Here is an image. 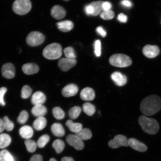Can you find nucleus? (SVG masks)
I'll use <instances>...</instances> for the list:
<instances>
[{"instance_id":"1","label":"nucleus","mask_w":161,"mask_h":161,"mask_svg":"<svg viewBox=\"0 0 161 161\" xmlns=\"http://www.w3.org/2000/svg\"><path fill=\"white\" fill-rule=\"evenodd\" d=\"M140 109L144 115H154L161 109V98L155 94L147 97L141 102Z\"/></svg>"},{"instance_id":"2","label":"nucleus","mask_w":161,"mask_h":161,"mask_svg":"<svg viewBox=\"0 0 161 161\" xmlns=\"http://www.w3.org/2000/svg\"><path fill=\"white\" fill-rule=\"evenodd\" d=\"M138 123L145 132L150 135H155L159 130L158 122L153 118H149L144 115L138 119Z\"/></svg>"},{"instance_id":"3","label":"nucleus","mask_w":161,"mask_h":161,"mask_svg":"<svg viewBox=\"0 0 161 161\" xmlns=\"http://www.w3.org/2000/svg\"><path fill=\"white\" fill-rule=\"evenodd\" d=\"M61 45L58 43H53L48 45L43 50V55L46 59L55 60L59 59L62 55Z\"/></svg>"},{"instance_id":"4","label":"nucleus","mask_w":161,"mask_h":161,"mask_svg":"<svg viewBox=\"0 0 161 161\" xmlns=\"http://www.w3.org/2000/svg\"><path fill=\"white\" fill-rule=\"evenodd\" d=\"M110 64L112 66L119 68L128 67L131 65L132 61L127 55L123 54H115L109 59Z\"/></svg>"},{"instance_id":"5","label":"nucleus","mask_w":161,"mask_h":161,"mask_svg":"<svg viewBox=\"0 0 161 161\" xmlns=\"http://www.w3.org/2000/svg\"><path fill=\"white\" fill-rule=\"evenodd\" d=\"M32 4L30 0H15L13 5V11L18 15L26 14L31 10Z\"/></svg>"},{"instance_id":"6","label":"nucleus","mask_w":161,"mask_h":161,"mask_svg":"<svg viewBox=\"0 0 161 161\" xmlns=\"http://www.w3.org/2000/svg\"><path fill=\"white\" fill-rule=\"evenodd\" d=\"M26 43L31 47H35L41 45L45 40L43 34L37 31L30 32L26 38Z\"/></svg>"},{"instance_id":"7","label":"nucleus","mask_w":161,"mask_h":161,"mask_svg":"<svg viewBox=\"0 0 161 161\" xmlns=\"http://www.w3.org/2000/svg\"><path fill=\"white\" fill-rule=\"evenodd\" d=\"M108 146L112 148H117L122 146L127 147L129 146L128 140L126 137L122 135H118L113 139L108 142Z\"/></svg>"},{"instance_id":"8","label":"nucleus","mask_w":161,"mask_h":161,"mask_svg":"<svg viewBox=\"0 0 161 161\" xmlns=\"http://www.w3.org/2000/svg\"><path fill=\"white\" fill-rule=\"evenodd\" d=\"M66 141L69 145L76 150H81L84 148V144L82 141L75 135L69 134L66 137Z\"/></svg>"},{"instance_id":"9","label":"nucleus","mask_w":161,"mask_h":161,"mask_svg":"<svg viewBox=\"0 0 161 161\" xmlns=\"http://www.w3.org/2000/svg\"><path fill=\"white\" fill-rule=\"evenodd\" d=\"M76 64L75 59L63 58L60 59L58 62V65L60 69L64 72H67L70 68L74 67Z\"/></svg>"},{"instance_id":"10","label":"nucleus","mask_w":161,"mask_h":161,"mask_svg":"<svg viewBox=\"0 0 161 161\" xmlns=\"http://www.w3.org/2000/svg\"><path fill=\"white\" fill-rule=\"evenodd\" d=\"M15 68L13 64L6 63L2 67V75L7 79H12L15 75Z\"/></svg>"},{"instance_id":"11","label":"nucleus","mask_w":161,"mask_h":161,"mask_svg":"<svg viewBox=\"0 0 161 161\" xmlns=\"http://www.w3.org/2000/svg\"><path fill=\"white\" fill-rule=\"evenodd\" d=\"M160 50L158 46L147 45L143 48L142 52L144 55L149 58H155L159 54Z\"/></svg>"},{"instance_id":"12","label":"nucleus","mask_w":161,"mask_h":161,"mask_svg":"<svg viewBox=\"0 0 161 161\" xmlns=\"http://www.w3.org/2000/svg\"><path fill=\"white\" fill-rule=\"evenodd\" d=\"M128 145L134 150L141 152H145L148 149L145 144L134 138H130L128 140Z\"/></svg>"},{"instance_id":"13","label":"nucleus","mask_w":161,"mask_h":161,"mask_svg":"<svg viewBox=\"0 0 161 161\" xmlns=\"http://www.w3.org/2000/svg\"><path fill=\"white\" fill-rule=\"evenodd\" d=\"M111 77L116 85L118 86H123L127 81L126 76L119 72H114L111 75Z\"/></svg>"},{"instance_id":"14","label":"nucleus","mask_w":161,"mask_h":161,"mask_svg":"<svg viewBox=\"0 0 161 161\" xmlns=\"http://www.w3.org/2000/svg\"><path fill=\"white\" fill-rule=\"evenodd\" d=\"M65 10L60 5H55L52 8L51 15L52 17L58 20L61 19L65 17Z\"/></svg>"},{"instance_id":"15","label":"nucleus","mask_w":161,"mask_h":161,"mask_svg":"<svg viewBox=\"0 0 161 161\" xmlns=\"http://www.w3.org/2000/svg\"><path fill=\"white\" fill-rule=\"evenodd\" d=\"M78 88L75 84H68L62 90V95L65 97H68L75 96L77 93Z\"/></svg>"},{"instance_id":"16","label":"nucleus","mask_w":161,"mask_h":161,"mask_svg":"<svg viewBox=\"0 0 161 161\" xmlns=\"http://www.w3.org/2000/svg\"><path fill=\"white\" fill-rule=\"evenodd\" d=\"M80 97L82 100H93L95 97V92L92 88L90 87L84 88L80 92Z\"/></svg>"},{"instance_id":"17","label":"nucleus","mask_w":161,"mask_h":161,"mask_svg":"<svg viewBox=\"0 0 161 161\" xmlns=\"http://www.w3.org/2000/svg\"><path fill=\"white\" fill-rule=\"evenodd\" d=\"M23 71L27 75H32L37 73L39 68L37 64L35 63H27L22 66Z\"/></svg>"},{"instance_id":"18","label":"nucleus","mask_w":161,"mask_h":161,"mask_svg":"<svg viewBox=\"0 0 161 161\" xmlns=\"http://www.w3.org/2000/svg\"><path fill=\"white\" fill-rule=\"evenodd\" d=\"M46 97L43 92H37L32 96L31 101L34 105H40L43 104L46 101Z\"/></svg>"},{"instance_id":"19","label":"nucleus","mask_w":161,"mask_h":161,"mask_svg":"<svg viewBox=\"0 0 161 161\" xmlns=\"http://www.w3.org/2000/svg\"><path fill=\"white\" fill-rule=\"evenodd\" d=\"M58 29L63 32H67L71 30L74 27V24L71 21L66 20L58 22L56 23Z\"/></svg>"},{"instance_id":"20","label":"nucleus","mask_w":161,"mask_h":161,"mask_svg":"<svg viewBox=\"0 0 161 161\" xmlns=\"http://www.w3.org/2000/svg\"><path fill=\"white\" fill-rule=\"evenodd\" d=\"M19 134L22 138L29 139L33 136L34 132L31 126L25 125L22 126L19 130Z\"/></svg>"},{"instance_id":"21","label":"nucleus","mask_w":161,"mask_h":161,"mask_svg":"<svg viewBox=\"0 0 161 161\" xmlns=\"http://www.w3.org/2000/svg\"><path fill=\"white\" fill-rule=\"evenodd\" d=\"M31 113L34 116L38 118L43 117L47 113V109L42 104L36 105L32 108Z\"/></svg>"},{"instance_id":"22","label":"nucleus","mask_w":161,"mask_h":161,"mask_svg":"<svg viewBox=\"0 0 161 161\" xmlns=\"http://www.w3.org/2000/svg\"><path fill=\"white\" fill-rule=\"evenodd\" d=\"M51 130L54 135L56 136L62 137L65 135V130L61 124H54L51 127Z\"/></svg>"},{"instance_id":"23","label":"nucleus","mask_w":161,"mask_h":161,"mask_svg":"<svg viewBox=\"0 0 161 161\" xmlns=\"http://www.w3.org/2000/svg\"><path fill=\"white\" fill-rule=\"evenodd\" d=\"M75 135L82 140H89L92 136L91 131L88 128L82 129Z\"/></svg>"},{"instance_id":"24","label":"nucleus","mask_w":161,"mask_h":161,"mask_svg":"<svg viewBox=\"0 0 161 161\" xmlns=\"http://www.w3.org/2000/svg\"><path fill=\"white\" fill-rule=\"evenodd\" d=\"M47 122V120L45 117H40L34 121L33 126L36 130H41L45 127Z\"/></svg>"},{"instance_id":"25","label":"nucleus","mask_w":161,"mask_h":161,"mask_svg":"<svg viewBox=\"0 0 161 161\" xmlns=\"http://www.w3.org/2000/svg\"><path fill=\"white\" fill-rule=\"evenodd\" d=\"M11 142V138L8 135L2 134L0 135V149H3L8 146Z\"/></svg>"},{"instance_id":"26","label":"nucleus","mask_w":161,"mask_h":161,"mask_svg":"<svg viewBox=\"0 0 161 161\" xmlns=\"http://www.w3.org/2000/svg\"><path fill=\"white\" fill-rule=\"evenodd\" d=\"M66 125L71 132L75 133L79 132L82 129V125L81 124L78 123H75L71 120H68L66 123Z\"/></svg>"},{"instance_id":"27","label":"nucleus","mask_w":161,"mask_h":161,"mask_svg":"<svg viewBox=\"0 0 161 161\" xmlns=\"http://www.w3.org/2000/svg\"><path fill=\"white\" fill-rule=\"evenodd\" d=\"M103 2L102 1H94L90 3L93 8L94 11L92 16H97L100 13H101L102 11H103V9L102 8V4Z\"/></svg>"},{"instance_id":"28","label":"nucleus","mask_w":161,"mask_h":161,"mask_svg":"<svg viewBox=\"0 0 161 161\" xmlns=\"http://www.w3.org/2000/svg\"><path fill=\"white\" fill-rule=\"evenodd\" d=\"M82 108L84 112L88 116H91L93 115L96 112L95 106L89 103H84Z\"/></svg>"},{"instance_id":"29","label":"nucleus","mask_w":161,"mask_h":161,"mask_svg":"<svg viewBox=\"0 0 161 161\" xmlns=\"http://www.w3.org/2000/svg\"><path fill=\"white\" fill-rule=\"evenodd\" d=\"M15 159L7 150L0 152V161H14Z\"/></svg>"},{"instance_id":"30","label":"nucleus","mask_w":161,"mask_h":161,"mask_svg":"<svg viewBox=\"0 0 161 161\" xmlns=\"http://www.w3.org/2000/svg\"><path fill=\"white\" fill-rule=\"evenodd\" d=\"M65 146V143L63 141L60 140H55L52 144V147L58 154L60 153L64 150Z\"/></svg>"},{"instance_id":"31","label":"nucleus","mask_w":161,"mask_h":161,"mask_svg":"<svg viewBox=\"0 0 161 161\" xmlns=\"http://www.w3.org/2000/svg\"><path fill=\"white\" fill-rule=\"evenodd\" d=\"M81 112V108L79 106H75L70 109L69 112V116L72 119H75L80 115Z\"/></svg>"},{"instance_id":"32","label":"nucleus","mask_w":161,"mask_h":161,"mask_svg":"<svg viewBox=\"0 0 161 161\" xmlns=\"http://www.w3.org/2000/svg\"><path fill=\"white\" fill-rule=\"evenodd\" d=\"M53 115L54 117L58 120L63 119L65 116V112L59 107H55L53 108Z\"/></svg>"},{"instance_id":"33","label":"nucleus","mask_w":161,"mask_h":161,"mask_svg":"<svg viewBox=\"0 0 161 161\" xmlns=\"http://www.w3.org/2000/svg\"><path fill=\"white\" fill-rule=\"evenodd\" d=\"M25 144L28 152L33 153L35 152L37 147V144L35 141L29 139H26Z\"/></svg>"},{"instance_id":"34","label":"nucleus","mask_w":161,"mask_h":161,"mask_svg":"<svg viewBox=\"0 0 161 161\" xmlns=\"http://www.w3.org/2000/svg\"><path fill=\"white\" fill-rule=\"evenodd\" d=\"M50 140V136L48 135H44L38 140L37 145L40 148H43L48 143Z\"/></svg>"},{"instance_id":"35","label":"nucleus","mask_w":161,"mask_h":161,"mask_svg":"<svg viewBox=\"0 0 161 161\" xmlns=\"http://www.w3.org/2000/svg\"><path fill=\"white\" fill-rule=\"evenodd\" d=\"M64 54L66 57L69 59H75L76 58L75 50L72 47L65 48L64 50Z\"/></svg>"},{"instance_id":"36","label":"nucleus","mask_w":161,"mask_h":161,"mask_svg":"<svg viewBox=\"0 0 161 161\" xmlns=\"http://www.w3.org/2000/svg\"><path fill=\"white\" fill-rule=\"evenodd\" d=\"M114 13L111 10L103 11L100 14V17L104 20H111L113 19Z\"/></svg>"},{"instance_id":"37","label":"nucleus","mask_w":161,"mask_h":161,"mask_svg":"<svg viewBox=\"0 0 161 161\" xmlns=\"http://www.w3.org/2000/svg\"><path fill=\"white\" fill-rule=\"evenodd\" d=\"M32 90L29 86H24L21 90V97L23 99L29 98L31 95Z\"/></svg>"},{"instance_id":"38","label":"nucleus","mask_w":161,"mask_h":161,"mask_svg":"<svg viewBox=\"0 0 161 161\" xmlns=\"http://www.w3.org/2000/svg\"><path fill=\"white\" fill-rule=\"evenodd\" d=\"M29 114L28 112L25 110L22 111L20 112L19 116L18 117L17 122L20 124H23L27 122Z\"/></svg>"},{"instance_id":"39","label":"nucleus","mask_w":161,"mask_h":161,"mask_svg":"<svg viewBox=\"0 0 161 161\" xmlns=\"http://www.w3.org/2000/svg\"><path fill=\"white\" fill-rule=\"evenodd\" d=\"M3 120L5 122L6 130L8 131H11L13 130L14 126L13 122L9 120L7 116L4 117Z\"/></svg>"},{"instance_id":"40","label":"nucleus","mask_w":161,"mask_h":161,"mask_svg":"<svg viewBox=\"0 0 161 161\" xmlns=\"http://www.w3.org/2000/svg\"><path fill=\"white\" fill-rule=\"evenodd\" d=\"M94 52L97 57H99L101 54V44L100 40H96L94 43Z\"/></svg>"},{"instance_id":"41","label":"nucleus","mask_w":161,"mask_h":161,"mask_svg":"<svg viewBox=\"0 0 161 161\" xmlns=\"http://www.w3.org/2000/svg\"><path fill=\"white\" fill-rule=\"evenodd\" d=\"M7 90V88L5 87L0 88V104L2 106H4L5 105L3 97Z\"/></svg>"},{"instance_id":"42","label":"nucleus","mask_w":161,"mask_h":161,"mask_svg":"<svg viewBox=\"0 0 161 161\" xmlns=\"http://www.w3.org/2000/svg\"><path fill=\"white\" fill-rule=\"evenodd\" d=\"M118 19L121 23H126L128 20L127 16L124 14L120 13L118 16Z\"/></svg>"},{"instance_id":"43","label":"nucleus","mask_w":161,"mask_h":161,"mask_svg":"<svg viewBox=\"0 0 161 161\" xmlns=\"http://www.w3.org/2000/svg\"><path fill=\"white\" fill-rule=\"evenodd\" d=\"M96 30L97 33L99 34L101 36H102V37H106L107 35L106 32L102 26H99V27L97 28Z\"/></svg>"},{"instance_id":"44","label":"nucleus","mask_w":161,"mask_h":161,"mask_svg":"<svg viewBox=\"0 0 161 161\" xmlns=\"http://www.w3.org/2000/svg\"><path fill=\"white\" fill-rule=\"evenodd\" d=\"M85 11L86 14L88 15H92L93 13V8L92 6L90 4L86 6Z\"/></svg>"},{"instance_id":"45","label":"nucleus","mask_w":161,"mask_h":161,"mask_svg":"<svg viewBox=\"0 0 161 161\" xmlns=\"http://www.w3.org/2000/svg\"><path fill=\"white\" fill-rule=\"evenodd\" d=\"M112 7L111 3L108 2H104L102 4V8L103 9V11L110 10Z\"/></svg>"},{"instance_id":"46","label":"nucleus","mask_w":161,"mask_h":161,"mask_svg":"<svg viewBox=\"0 0 161 161\" xmlns=\"http://www.w3.org/2000/svg\"><path fill=\"white\" fill-rule=\"evenodd\" d=\"M43 158L39 154L34 155L30 159L29 161H43Z\"/></svg>"},{"instance_id":"47","label":"nucleus","mask_w":161,"mask_h":161,"mask_svg":"<svg viewBox=\"0 0 161 161\" xmlns=\"http://www.w3.org/2000/svg\"><path fill=\"white\" fill-rule=\"evenodd\" d=\"M121 4L123 6L126 8H130L132 6V3L129 0H123L121 2Z\"/></svg>"},{"instance_id":"48","label":"nucleus","mask_w":161,"mask_h":161,"mask_svg":"<svg viewBox=\"0 0 161 161\" xmlns=\"http://www.w3.org/2000/svg\"><path fill=\"white\" fill-rule=\"evenodd\" d=\"M5 129V122L3 119L0 118V133L3 132Z\"/></svg>"},{"instance_id":"49","label":"nucleus","mask_w":161,"mask_h":161,"mask_svg":"<svg viewBox=\"0 0 161 161\" xmlns=\"http://www.w3.org/2000/svg\"><path fill=\"white\" fill-rule=\"evenodd\" d=\"M61 161H74V159L71 157H65L62 158Z\"/></svg>"},{"instance_id":"50","label":"nucleus","mask_w":161,"mask_h":161,"mask_svg":"<svg viewBox=\"0 0 161 161\" xmlns=\"http://www.w3.org/2000/svg\"><path fill=\"white\" fill-rule=\"evenodd\" d=\"M49 161H56V160L54 158H51V159H50V160Z\"/></svg>"},{"instance_id":"51","label":"nucleus","mask_w":161,"mask_h":161,"mask_svg":"<svg viewBox=\"0 0 161 161\" xmlns=\"http://www.w3.org/2000/svg\"><path fill=\"white\" fill-rule=\"evenodd\" d=\"M64 1H69V0H64Z\"/></svg>"},{"instance_id":"52","label":"nucleus","mask_w":161,"mask_h":161,"mask_svg":"<svg viewBox=\"0 0 161 161\" xmlns=\"http://www.w3.org/2000/svg\"><path fill=\"white\" fill-rule=\"evenodd\" d=\"M14 161H16V160H15H15Z\"/></svg>"}]
</instances>
